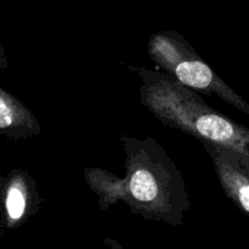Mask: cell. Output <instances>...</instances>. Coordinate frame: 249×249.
Segmentation results:
<instances>
[{
  "label": "cell",
  "instance_id": "6da1fadb",
  "mask_svg": "<svg viewBox=\"0 0 249 249\" xmlns=\"http://www.w3.org/2000/svg\"><path fill=\"white\" fill-rule=\"evenodd\" d=\"M175 75L185 85L196 89L208 88L213 82V73L208 66L199 61H181L175 67Z\"/></svg>",
  "mask_w": 249,
  "mask_h": 249
},
{
  "label": "cell",
  "instance_id": "3957f363",
  "mask_svg": "<svg viewBox=\"0 0 249 249\" xmlns=\"http://www.w3.org/2000/svg\"><path fill=\"white\" fill-rule=\"evenodd\" d=\"M6 208L9 216L12 220H17L21 218L26 208V201H24L23 194L17 187H11L9 190L6 198Z\"/></svg>",
  "mask_w": 249,
  "mask_h": 249
},
{
  "label": "cell",
  "instance_id": "7a4b0ae2",
  "mask_svg": "<svg viewBox=\"0 0 249 249\" xmlns=\"http://www.w3.org/2000/svg\"><path fill=\"white\" fill-rule=\"evenodd\" d=\"M131 195L141 202H151L157 197V185L155 179L145 170L134 173L130 180Z\"/></svg>",
  "mask_w": 249,
  "mask_h": 249
},
{
  "label": "cell",
  "instance_id": "277c9868",
  "mask_svg": "<svg viewBox=\"0 0 249 249\" xmlns=\"http://www.w3.org/2000/svg\"><path fill=\"white\" fill-rule=\"evenodd\" d=\"M12 109L9 105L5 101V97H1V101H0V126L2 129L7 128V126L11 125L12 123Z\"/></svg>",
  "mask_w": 249,
  "mask_h": 249
}]
</instances>
